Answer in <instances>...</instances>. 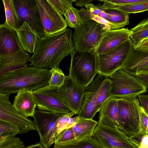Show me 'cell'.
<instances>
[{
  "label": "cell",
  "instance_id": "obj_11",
  "mask_svg": "<svg viewBox=\"0 0 148 148\" xmlns=\"http://www.w3.org/2000/svg\"><path fill=\"white\" fill-rule=\"evenodd\" d=\"M85 88L69 75L58 88L59 97L75 115L79 114L84 105Z\"/></svg>",
  "mask_w": 148,
  "mask_h": 148
},
{
  "label": "cell",
  "instance_id": "obj_14",
  "mask_svg": "<svg viewBox=\"0 0 148 148\" xmlns=\"http://www.w3.org/2000/svg\"><path fill=\"white\" fill-rule=\"evenodd\" d=\"M38 6L45 35L58 33L66 29L62 15L55 10L47 0H35Z\"/></svg>",
  "mask_w": 148,
  "mask_h": 148
},
{
  "label": "cell",
  "instance_id": "obj_23",
  "mask_svg": "<svg viewBox=\"0 0 148 148\" xmlns=\"http://www.w3.org/2000/svg\"><path fill=\"white\" fill-rule=\"evenodd\" d=\"M97 6L108 15L110 23L116 26L118 29L122 28L130 23L129 14L119 9L114 8H102L98 4Z\"/></svg>",
  "mask_w": 148,
  "mask_h": 148
},
{
  "label": "cell",
  "instance_id": "obj_29",
  "mask_svg": "<svg viewBox=\"0 0 148 148\" xmlns=\"http://www.w3.org/2000/svg\"><path fill=\"white\" fill-rule=\"evenodd\" d=\"M111 81L107 77L103 84L96 103L98 112L99 111L102 105L111 97Z\"/></svg>",
  "mask_w": 148,
  "mask_h": 148
},
{
  "label": "cell",
  "instance_id": "obj_24",
  "mask_svg": "<svg viewBox=\"0 0 148 148\" xmlns=\"http://www.w3.org/2000/svg\"><path fill=\"white\" fill-rule=\"evenodd\" d=\"M5 15L4 23L16 31L20 27L21 23L13 0H3Z\"/></svg>",
  "mask_w": 148,
  "mask_h": 148
},
{
  "label": "cell",
  "instance_id": "obj_9",
  "mask_svg": "<svg viewBox=\"0 0 148 148\" xmlns=\"http://www.w3.org/2000/svg\"><path fill=\"white\" fill-rule=\"evenodd\" d=\"M62 114L55 113L38 109L33 116L40 143L45 148H50L54 143L57 136L56 125Z\"/></svg>",
  "mask_w": 148,
  "mask_h": 148
},
{
  "label": "cell",
  "instance_id": "obj_2",
  "mask_svg": "<svg viewBox=\"0 0 148 148\" xmlns=\"http://www.w3.org/2000/svg\"><path fill=\"white\" fill-rule=\"evenodd\" d=\"M50 70L27 66L0 76V93L10 94L23 90H35L48 84Z\"/></svg>",
  "mask_w": 148,
  "mask_h": 148
},
{
  "label": "cell",
  "instance_id": "obj_21",
  "mask_svg": "<svg viewBox=\"0 0 148 148\" xmlns=\"http://www.w3.org/2000/svg\"><path fill=\"white\" fill-rule=\"evenodd\" d=\"M15 31L23 49L27 52L33 53L41 38L36 30L25 22Z\"/></svg>",
  "mask_w": 148,
  "mask_h": 148
},
{
  "label": "cell",
  "instance_id": "obj_20",
  "mask_svg": "<svg viewBox=\"0 0 148 148\" xmlns=\"http://www.w3.org/2000/svg\"><path fill=\"white\" fill-rule=\"evenodd\" d=\"M13 105L17 112L25 116H33L37 106L33 90H25L17 93Z\"/></svg>",
  "mask_w": 148,
  "mask_h": 148
},
{
  "label": "cell",
  "instance_id": "obj_5",
  "mask_svg": "<svg viewBox=\"0 0 148 148\" xmlns=\"http://www.w3.org/2000/svg\"><path fill=\"white\" fill-rule=\"evenodd\" d=\"M107 30L105 25L94 20L83 22L72 35L75 50L95 52Z\"/></svg>",
  "mask_w": 148,
  "mask_h": 148
},
{
  "label": "cell",
  "instance_id": "obj_17",
  "mask_svg": "<svg viewBox=\"0 0 148 148\" xmlns=\"http://www.w3.org/2000/svg\"><path fill=\"white\" fill-rule=\"evenodd\" d=\"M99 111L98 125L123 132L116 99L110 97L102 105Z\"/></svg>",
  "mask_w": 148,
  "mask_h": 148
},
{
  "label": "cell",
  "instance_id": "obj_46",
  "mask_svg": "<svg viewBox=\"0 0 148 148\" xmlns=\"http://www.w3.org/2000/svg\"><path fill=\"white\" fill-rule=\"evenodd\" d=\"M140 74H148V67L140 71L137 73L136 75Z\"/></svg>",
  "mask_w": 148,
  "mask_h": 148
},
{
  "label": "cell",
  "instance_id": "obj_45",
  "mask_svg": "<svg viewBox=\"0 0 148 148\" xmlns=\"http://www.w3.org/2000/svg\"><path fill=\"white\" fill-rule=\"evenodd\" d=\"M98 16L103 19L108 21V15L106 13L103 11H102Z\"/></svg>",
  "mask_w": 148,
  "mask_h": 148
},
{
  "label": "cell",
  "instance_id": "obj_28",
  "mask_svg": "<svg viewBox=\"0 0 148 148\" xmlns=\"http://www.w3.org/2000/svg\"><path fill=\"white\" fill-rule=\"evenodd\" d=\"M75 113L72 112L63 114L58 119L56 125L57 136L62 130L72 127L79 119L77 116L72 118Z\"/></svg>",
  "mask_w": 148,
  "mask_h": 148
},
{
  "label": "cell",
  "instance_id": "obj_25",
  "mask_svg": "<svg viewBox=\"0 0 148 148\" xmlns=\"http://www.w3.org/2000/svg\"><path fill=\"white\" fill-rule=\"evenodd\" d=\"M129 37L134 48L148 38V18L145 19L130 30Z\"/></svg>",
  "mask_w": 148,
  "mask_h": 148
},
{
  "label": "cell",
  "instance_id": "obj_13",
  "mask_svg": "<svg viewBox=\"0 0 148 148\" xmlns=\"http://www.w3.org/2000/svg\"><path fill=\"white\" fill-rule=\"evenodd\" d=\"M92 137L103 148H137L122 131L98 125Z\"/></svg>",
  "mask_w": 148,
  "mask_h": 148
},
{
  "label": "cell",
  "instance_id": "obj_33",
  "mask_svg": "<svg viewBox=\"0 0 148 148\" xmlns=\"http://www.w3.org/2000/svg\"><path fill=\"white\" fill-rule=\"evenodd\" d=\"M112 8L119 9L129 14L141 12L148 11V1L132 5L117 6Z\"/></svg>",
  "mask_w": 148,
  "mask_h": 148
},
{
  "label": "cell",
  "instance_id": "obj_38",
  "mask_svg": "<svg viewBox=\"0 0 148 148\" xmlns=\"http://www.w3.org/2000/svg\"><path fill=\"white\" fill-rule=\"evenodd\" d=\"M78 12L82 22L92 19V15L86 9L82 7Z\"/></svg>",
  "mask_w": 148,
  "mask_h": 148
},
{
  "label": "cell",
  "instance_id": "obj_31",
  "mask_svg": "<svg viewBox=\"0 0 148 148\" xmlns=\"http://www.w3.org/2000/svg\"><path fill=\"white\" fill-rule=\"evenodd\" d=\"M50 71L51 76L48 85L58 88L60 87L64 83L66 76L58 67L52 68Z\"/></svg>",
  "mask_w": 148,
  "mask_h": 148
},
{
  "label": "cell",
  "instance_id": "obj_7",
  "mask_svg": "<svg viewBox=\"0 0 148 148\" xmlns=\"http://www.w3.org/2000/svg\"><path fill=\"white\" fill-rule=\"evenodd\" d=\"M132 47L129 38L105 53L96 55L98 74L108 77L121 69Z\"/></svg>",
  "mask_w": 148,
  "mask_h": 148
},
{
  "label": "cell",
  "instance_id": "obj_12",
  "mask_svg": "<svg viewBox=\"0 0 148 148\" xmlns=\"http://www.w3.org/2000/svg\"><path fill=\"white\" fill-rule=\"evenodd\" d=\"M9 94L0 93V120L16 126L18 134H22L36 130L34 121L25 116L14 108L9 100Z\"/></svg>",
  "mask_w": 148,
  "mask_h": 148
},
{
  "label": "cell",
  "instance_id": "obj_18",
  "mask_svg": "<svg viewBox=\"0 0 148 148\" xmlns=\"http://www.w3.org/2000/svg\"><path fill=\"white\" fill-rule=\"evenodd\" d=\"M130 32L128 28H125L107 30L95 51V54L105 53L128 39Z\"/></svg>",
  "mask_w": 148,
  "mask_h": 148
},
{
  "label": "cell",
  "instance_id": "obj_27",
  "mask_svg": "<svg viewBox=\"0 0 148 148\" xmlns=\"http://www.w3.org/2000/svg\"><path fill=\"white\" fill-rule=\"evenodd\" d=\"M16 133L0 135V148H25L20 139L15 137Z\"/></svg>",
  "mask_w": 148,
  "mask_h": 148
},
{
  "label": "cell",
  "instance_id": "obj_35",
  "mask_svg": "<svg viewBox=\"0 0 148 148\" xmlns=\"http://www.w3.org/2000/svg\"><path fill=\"white\" fill-rule=\"evenodd\" d=\"M75 139L72 127L65 129L61 131L56 138L54 145L63 143Z\"/></svg>",
  "mask_w": 148,
  "mask_h": 148
},
{
  "label": "cell",
  "instance_id": "obj_19",
  "mask_svg": "<svg viewBox=\"0 0 148 148\" xmlns=\"http://www.w3.org/2000/svg\"><path fill=\"white\" fill-rule=\"evenodd\" d=\"M147 67L148 50H137L132 47L121 69L136 76L138 72Z\"/></svg>",
  "mask_w": 148,
  "mask_h": 148
},
{
  "label": "cell",
  "instance_id": "obj_40",
  "mask_svg": "<svg viewBox=\"0 0 148 148\" xmlns=\"http://www.w3.org/2000/svg\"><path fill=\"white\" fill-rule=\"evenodd\" d=\"M85 6L91 14L95 16H98L102 11L93 3H90L86 5Z\"/></svg>",
  "mask_w": 148,
  "mask_h": 148
},
{
  "label": "cell",
  "instance_id": "obj_8",
  "mask_svg": "<svg viewBox=\"0 0 148 148\" xmlns=\"http://www.w3.org/2000/svg\"><path fill=\"white\" fill-rule=\"evenodd\" d=\"M122 131L128 137L140 131V105L134 98L116 99Z\"/></svg>",
  "mask_w": 148,
  "mask_h": 148
},
{
  "label": "cell",
  "instance_id": "obj_6",
  "mask_svg": "<svg viewBox=\"0 0 148 148\" xmlns=\"http://www.w3.org/2000/svg\"><path fill=\"white\" fill-rule=\"evenodd\" d=\"M108 78L111 81V97L134 98L147 92V88L136 77L119 69Z\"/></svg>",
  "mask_w": 148,
  "mask_h": 148
},
{
  "label": "cell",
  "instance_id": "obj_37",
  "mask_svg": "<svg viewBox=\"0 0 148 148\" xmlns=\"http://www.w3.org/2000/svg\"><path fill=\"white\" fill-rule=\"evenodd\" d=\"M140 131L139 132L148 134V115L140 106Z\"/></svg>",
  "mask_w": 148,
  "mask_h": 148
},
{
  "label": "cell",
  "instance_id": "obj_26",
  "mask_svg": "<svg viewBox=\"0 0 148 148\" xmlns=\"http://www.w3.org/2000/svg\"><path fill=\"white\" fill-rule=\"evenodd\" d=\"M54 148H103L92 137L82 140L75 139L61 144L56 145Z\"/></svg>",
  "mask_w": 148,
  "mask_h": 148
},
{
  "label": "cell",
  "instance_id": "obj_15",
  "mask_svg": "<svg viewBox=\"0 0 148 148\" xmlns=\"http://www.w3.org/2000/svg\"><path fill=\"white\" fill-rule=\"evenodd\" d=\"M13 0L21 23H27L36 30L41 37L44 36V27L35 0Z\"/></svg>",
  "mask_w": 148,
  "mask_h": 148
},
{
  "label": "cell",
  "instance_id": "obj_10",
  "mask_svg": "<svg viewBox=\"0 0 148 148\" xmlns=\"http://www.w3.org/2000/svg\"><path fill=\"white\" fill-rule=\"evenodd\" d=\"M58 88L47 85L33 91L34 97L38 109L62 114L71 112L59 96Z\"/></svg>",
  "mask_w": 148,
  "mask_h": 148
},
{
  "label": "cell",
  "instance_id": "obj_41",
  "mask_svg": "<svg viewBox=\"0 0 148 148\" xmlns=\"http://www.w3.org/2000/svg\"><path fill=\"white\" fill-rule=\"evenodd\" d=\"M136 76L147 88H148V74H140Z\"/></svg>",
  "mask_w": 148,
  "mask_h": 148
},
{
  "label": "cell",
  "instance_id": "obj_39",
  "mask_svg": "<svg viewBox=\"0 0 148 148\" xmlns=\"http://www.w3.org/2000/svg\"><path fill=\"white\" fill-rule=\"evenodd\" d=\"M138 97L141 106L148 115V95L142 94Z\"/></svg>",
  "mask_w": 148,
  "mask_h": 148
},
{
  "label": "cell",
  "instance_id": "obj_48",
  "mask_svg": "<svg viewBox=\"0 0 148 148\" xmlns=\"http://www.w3.org/2000/svg\"><path fill=\"white\" fill-rule=\"evenodd\" d=\"M53 148H54V147Z\"/></svg>",
  "mask_w": 148,
  "mask_h": 148
},
{
  "label": "cell",
  "instance_id": "obj_1",
  "mask_svg": "<svg viewBox=\"0 0 148 148\" xmlns=\"http://www.w3.org/2000/svg\"><path fill=\"white\" fill-rule=\"evenodd\" d=\"M70 28L40 39L29 65L40 68L58 67L62 60L75 50Z\"/></svg>",
  "mask_w": 148,
  "mask_h": 148
},
{
  "label": "cell",
  "instance_id": "obj_44",
  "mask_svg": "<svg viewBox=\"0 0 148 148\" xmlns=\"http://www.w3.org/2000/svg\"><path fill=\"white\" fill-rule=\"evenodd\" d=\"M43 146L40 143H36L34 145H31L26 147L25 148H44Z\"/></svg>",
  "mask_w": 148,
  "mask_h": 148
},
{
  "label": "cell",
  "instance_id": "obj_3",
  "mask_svg": "<svg viewBox=\"0 0 148 148\" xmlns=\"http://www.w3.org/2000/svg\"><path fill=\"white\" fill-rule=\"evenodd\" d=\"M0 76L27 67L30 55L23 49L15 31L0 25Z\"/></svg>",
  "mask_w": 148,
  "mask_h": 148
},
{
  "label": "cell",
  "instance_id": "obj_4",
  "mask_svg": "<svg viewBox=\"0 0 148 148\" xmlns=\"http://www.w3.org/2000/svg\"><path fill=\"white\" fill-rule=\"evenodd\" d=\"M70 54L69 75L78 84L86 87L98 73L95 52L75 50Z\"/></svg>",
  "mask_w": 148,
  "mask_h": 148
},
{
  "label": "cell",
  "instance_id": "obj_47",
  "mask_svg": "<svg viewBox=\"0 0 148 148\" xmlns=\"http://www.w3.org/2000/svg\"><path fill=\"white\" fill-rule=\"evenodd\" d=\"M147 40H148V38H146V39H145L143 40L141 42H140V43L142 42H144L146 41H147Z\"/></svg>",
  "mask_w": 148,
  "mask_h": 148
},
{
  "label": "cell",
  "instance_id": "obj_34",
  "mask_svg": "<svg viewBox=\"0 0 148 148\" xmlns=\"http://www.w3.org/2000/svg\"><path fill=\"white\" fill-rule=\"evenodd\" d=\"M129 137L137 148H148V134L138 132Z\"/></svg>",
  "mask_w": 148,
  "mask_h": 148
},
{
  "label": "cell",
  "instance_id": "obj_36",
  "mask_svg": "<svg viewBox=\"0 0 148 148\" xmlns=\"http://www.w3.org/2000/svg\"><path fill=\"white\" fill-rule=\"evenodd\" d=\"M19 130L16 125L6 121L0 120V135L6 133L18 134Z\"/></svg>",
  "mask_w": 148,
  "mask_h": 148
},
{
  "label": "cell",
  "instance_id": "obj_32",
  "mask_svg": "<svg viewBox=\"0 0 148 148\" xmlns=\"http://www.w3.org/2000/svg\"><path fill=\"white\" fill-rule=\"evenodd\" d=\"M53 8L60 14L64 16L70 6L76 0H47Z\"/></svg>",
  "mask_w": 148,
  "mask_h": 148
},
{
  "label": "cell",
  "instance_id": "obj_30",
  "mask_svg": "<svg viewBox=\"0 0 148 148\" xmlns=\"http://www.w3.org/2000/svg\"><path fill=\"white\" fill-rule=\"evenodd\" d=\"M64 16L67 25L71 28L75 29L82 23L78 10L72 5L70 6Z\"/></svg>",
  "mask_w": 148,
  "mask_h": 148
},
{
  "label": "cell",
  "instance_id": "obj_43",
  "mask_svg": "<svg viewBox=\"0 0 148 148\" xmlns=\"http://www.w3.org/2000/svg\"><path fill=\"white\" fill-rule=\"evenodd\" d=\"M93 0H76L75 2V5L82 7L90 3Z\"/></svg>",
  "mask_w": 148,
  "mask_h": 148
},
{
  "label": "cell",
  "instance_id": "obj_42",
  "mask_svg": "<svg viewBox=\"0 0 148 148\" xmlns=\"http://www.w3.org/2000/svg\"><path fill=\"white\" fill-rule=\"evenodd\" d=\"M134 49L136 50L141 51H148V40L139 43Z\"/></svg>",
  "mask_w": 148,
  "mask_h": 148
},
{
  "label": "cell",
  "instance_id": "obj_16",
  "mask_svg": "<svg viewBox=\"0 0 148 148\" xmlns=\"http://www.w3.org/2000/svg\"><path fill=\"white\" fill-rule=\"evenodd\" d=\"M107 77L98 74L92 82L85 87L84 102L78 114L79 116L92 119L98 112L96 108V103L103 84Z\"/></svg>",
  "mask_w": 148,
  "mask_h": 148
},
{
  "label": "cell",
  "instance_id": "obj_22",
  "mask_svg": "<svg viewBox=\"0 0 148 148\" xmlns=\"http://www.w3.org/2000/svg\"><path fill=\"white\" fill-rule=\"evenodd\" d=\"M79 117L78 121L72 127L75 139L79 140L92 137L98 122L92 119Z\"/></svg>",
  "mask_w": 148,
  "mask_h": 148
}]
</instances>
